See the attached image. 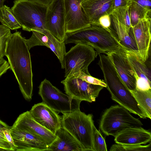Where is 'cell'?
I'll return each mask as SVG.
<instances>
[{
	"label": "cell",
	"instance_id": "cell-1",
	"mask_svg": "<svg viewBox=\"0 0 151 151\" xmlns=\"http://www.w3.org/2000/svg\"><path fill=\"white\" fill-rule=\"evenodd\" d=\"M25 39L20 32L12 34L6 45L5 56L23 96L30 101L32 96L33 74L30 53Z\"/></svg>",
	"mask_w": 151,
	"mask_h": 151
},
{
	"label": "cell",
	"instance_id": "cell-2",
	"mask_svg": "<svg viewBox=\"0 0 151 151\" xmlns=\"http://www.w3.org/2000/svg\"><path fill=\"white\" fill-rule=\"evenodd\" d=\"M98 65L102 71L104 81L111 99L129 112L137 115L141 118H149L123 81L111 60L109 58H105L101 61Z\"/></svg>",
	"mask_w": 151,
	"mask_h": 151
},
{
	"label": "cell",
	"instance_id": "cell-3",
	"mask_svg": "<svg viewBox=\"0 0 151 151\" xmlns=\"http://www.w3.org/2000/svg\"><path fill=\"white\" fill-rule=\"evenodd\" d=\"M64 42L65 44L80 43L88 45L99 54L106 55L122 47L108 30L96 24H91L81 29L66 33Z\"/></svg>",
	"mask_w": 151,
	"mask_h": 151
},
{
	"label": "cell",
	"instance_id": "cell-4",
	"mask_svg": "<svg viewBox=\"0 0 151 151\" xmlns=\"http://www.w3.org/2000/svg\"><path fill=\"white\" fill-rule=\"evenodd\" d=\"M63 114L61 127L75 139L82 151H93V133L96 127L92 114H86L80 109Z\"/></svg>",
	"mask_w": 151,
	"mask_h": 151
},
{
	"label": "cell",
	"instance_id": "cell-5",
	"mask_svg": "<svg viewBox=\"0 0 151 151\" xmlns=\"http://www.w3.org/2000/svg\"><path fill=\"white\" fill-rule=\"evenodd\" d=\"M47 7L28 0H15L11 9L23 30H47L45 16Z\"/></svg>",
	"mask_w": 151,
	"mask_h": 151
},
{
	"label": "cell",
	"instance_id": "cell-6",
	"mask_svg": "<svg viewBox=\"0 0 151 151\" xmlns=\"http://www.w3.org/2000/svg\"><path fill=\"white\" fill-rule=\"evenodd\" d=\"M142 125L141 122L133 116L127 109L117 105L111 106L105 111L100 121L99 128L105 135L115 137L127 128Z\"/></svg>",
	"mask_w": 151,
	"mask_h": 151
},
{
	"label": "cell",
	"instance_id": "cell-7",
	"mask_svg": "<svg viewBox=\"0 0 151 151\" xmlns=\"http://www.w3.org/2000/svg\"><path fill=\"white\" fill-rule=\"evenodd\" d=\"M39 88L42 102L55 111L63 114L80 109L81 101L64 93L46 79L41 82Z\"/></svg>",
	"mask_w": 151,
	"mask_h": 151
},
{
	"label": "cell",
	"instance_id": "cell-8",
	"mask_svg": "<svg viewBox=\"0 0 151 151\" xmlns=\"http://www.w3.org/2000/svg\"><path fill=\"white\" fill-rule=\"evenodd\" d=\"M76 44L64 55L65 78L80 72L90 75L88 67L97 55V52L90 46L80 43Z\"/></svg>",
	"mask_w": 151,
	"mask_h": 151
},
{
	"label": "cell",
	"instance_id": "cell-9",
	"mask_svg": "<svg viewBox=\"0 0 151 151\" xmlns=\"http://www.w3.org/2000/svg\"><path fill=\"white\" fill-rule=\"evenodd\" d=\"M66 94L76 99L89 102L95 101L101 91L104 87L92 84L72 76L61 81Z\"/></svg>",
	"mask_w": 151,
	"mask_h": 151
},
{
	"label": "cell",
	"instance_id": "cell-10",
	"mask_svg": "<svg viewBox=\"0 0 151 151\" xmlns=\"http://www.w3.org/2000/svg\"><path fill=\"white\" fill-rule=\"evenodd\" d=\"M47 30L60 42L66 36L65 20L63 0H53L47 6L45 16Z\"/></svg>",
	"mask_w": 151,
	"mask_h": 151
},
{
	"label": "cell",
	"instance_id": "cell-11",
	"mask_svg": "<svg viewBox=\"0 0 151 151\" xmlns=\"http://www.w3.org/2000/svg\"><path fill=\"white\" fill-rule=\"evenodd\" d=\"M81 1L63 0L66 33L81 29L91 24L81 6Z\"/></svg>",
	"mask_w": 151,
	"mask_h": 151
},
{
	"label": "cell",
	"instance_id": "cell-12",
	"mask_svg": "<svg viewBox=\"0 0 151 151\" xmlns=\"http://www.w3.org/2000/svg\"><path fill=\"white\" fill-rule=\"evenodd\" d=\"M123 82L130 91L136 88L135 73L127 58V51L121 47L107 53Z\"/></svg>",
	"mask_w": 151,
	"mask_h": 151
},
{
	"label": "cell",
	"instance_id": "cell-13",
	"mask_svg": "<svg viewBox=\"0 0 151 151\" xmlns=\"http://www.w3.org/2000/svg\"><path fill=\"white\" fill-rule=\"evenodd\" d=\"M11 128L26 131L44 141L49 146L56 136L43 127L32 117L29 111L21 114Z\"/></svg>",
	"mask_w": 151,
	"mask_h": 151
},
{
	"label": "cell",
	"instance_id": "cell-14",
	"mask_svg": "<svg viewBox=\"0 0 151 151\" xmlns=\"http://www.w3.org/2000/svg\"><path fill=\"white\" fill-rule=\"evenodd\" d=\"M29 112L36 122L55 135L61 127V117L42 102L34 104Z\"/></svg>",
	"mask_w": 151,
	"mask_h": 151
},
{
	"label": "cell",
	"instance_id": "cell-15",
	"mask_svg": "<svg viewBox=\"0 0 151 151\" xmlns=\"http://www.w3.org/2000/svg\"><path fill=\"white\" fill-rule=\"evenodd\" d=\"M110 25L108 30L111 34L127 51L139 54L132 27L129 28L126 26L119 21L111 13L110 14Z\"/></svg>",
	"mask_w": 151,
	"mask_h": 151
},
{
	"label": "cell",
	"instance_id": "cell-16",
	"mask_svg": "<svg viewBox=\"0 0 151 151\" xmlns=\"http://www.w3.org/2000/svg\"><path fill=\"white\" fill-rule=\"evenodd\" d=\"M10 133L17 147L15 151H43L48 150L49 146L44 141L26 131L11 128Z\"/></svg>",
	"mask_w": 151,
	"mask_h": 151
},
{
	"label": "cell",
	"instance_id": "cell-17",
	"mask_svg": "<svg viewBox=\"0 0 151 151\" xmlns=\"http://www.w3.org/2000/svg\"><path fill=\"white\" fill-rule=\"evenodd\" d=\"M151 17H147L132 27L139 55L145 62L147 60L149 55L151 39Z\"/></svg>",
	"mask_w": 151,
	"mask_h": 151
},
{
	"label": "cell",
	"instance_id": "cell-18",
	"mask_svg": "<svg viewBox=\"0 0 151 151\" xmlns=\"http://www.w3.org/2000/svg\"><path fill=\"white\" fill-rule=\"evenodd\" d=\"M115 137L116 144L123 145L146 144L151 141V133L141 127L127 128Z\"/></svg>",
	"mask_w": 151,
	"mask_h": 151
},
{
	"label": "cell",
	"instance_id": "cell-19",
	"mask_svg": "<svg viewBox=\"0 0 151 151\" xmlns=\"http://www.w3.org/2000/svg\"><path fill=\"white\" fill-rule=\"evenodd\" d=\"M113 0H82V7L91 24H98L102 16L110 14L112 11Z\"/></svg>",
	"mask_w": 151,
	"mask_h": 151
},
{
	"label": "cell",
	"instance_id": "cell-20",
	"mask_svg": "<svg viewBox=\"0 0 151 151\" xmlns=\"http://www.w3.org/2000/svg\"><path fill=\"white\" fill-rule=\"evenodd\" d=\"M55 135L56 138L49 146L47 151H82L77 141L64 128L58 129Z\"/></svg>",
	"mask_w": 151,
	"mask_h": 151
},
{
	"label": "cell",
	"instance_id": "cell-21",
	"mask_svg": "<svg viewBox=\"0 0 151 151\" xmlns=\"http://www.w3.org/2000/svg\"><path fill=\"white\" fill-rule=\"evenodd\" d=\"M129 61L135 73L136 79H143L151 82L150 68L147 66L145 62L140 58L139 54L127 51Z\"/></svg>",
	"mask_w": 151,
	"mask_h": 151
},
{
	"label": "cell",
	"instance_id": "cell-22",
	"mask_svg": "<svg viewBox=\"0 0 151 151\" xmlns=\"http://www.w3.org/2000/svg\"><path fill=\"white\" fill-rule=\"evenodd\" d=\"M129 12L131 26L134 27L144 18L151 17V11L148 10L137 3L129 1Z\"/></svg>",
	"mask_w": 151,
	"mask_h": 151
},
{
	"label": "cell",
	"instance_id": "cell-23",
	"mask_svg": "<svg viewBox=\"0 0 151 151\" xmlns=\"http://www.w3.org/2000/svg\"><path fill=\"white\" fill-rule=\"evenodd\" d=\"M137 102L151 119V89L131 91Z\"/></svg>",
	"mask_w": 151,
	"mask_h": 151
},
{
	"label": "cell",
	"instance_id": "cell-24",
	"mask_svg": "<svg viewBox=\"0 0 151 151\" xmlns=\"http://www.w3.org/2000/svg\"><path fill=\"white\" fill-rule=\"evenodd\" d=\"M1 10L0 22L2 25L12 30H17L22 27L11 9L4 5L1 8Z\"/></svg>",
	"mask_w": 151,
	"mask_h": 151
},
{
	"label": "cell",
	"instance_id": "cell-25",
	"mask_svg": "<svg viewBox=\"0 0 151 151\" xmlns=\"http://www.w3.org/2000/svg\"><path fill=\"white\" fill-rule=\"evenodd\" d=\"M31 37L29 39H26L25 41L29 50L37 45L47 47L49 40L48 34L49 32L47 30L42 31L33 30Z\"/></svg>",
	"mask_w": 151,
	"mask_h": 151
},
{
	"label": "cell",
	"instance_id": "cell-26",
	"mask_svg": "<svg viewBox=\"0 0 151 151\" xmlns=\"http://www.w3.org/2000/svg\"><path fill=\"white\" fill-rule=\"evenodd\" d=\"M110 151H151V142L145 145H123L114 144L111 147Z\"/></svg>",
	"mask_w": 151,
	"mask_h": 151
},
{
	"label": "cell",
	"instance_id": "cell-27",
	"mask_svg": "<svg viewBox=\"0 0 151 151\" xmlns=\"http://www.w3.org/2000/svg\"><path fill=\"white\" fill-rule=\"evenodd\" d=\"M129 5L117 8L112 11L111 13L120 22L128 27L131 26L129 12Z\"/></svg>",
	"mask_w": 151,
	"mask_h": 151
},
{
	"label": "cell",
	"instance_id": "cell-28",
	"mask_svg": "<svg viewBox=\"0 0 151 151\" xmlns=\"http://www.w3.org/2000/svg\"><path fill=\"white\" fill-rule=\"evenodd\" d=\"M11 34L9 28L0 25V61L5 56L6 45Z\"/></svg>",
	"mask_w": 151,
	"mask_h": 151
},
{
	"label": "cell",
	"instance_id": "cell-29",
	"mask_svg": "<svg viewBox=\"0 0 151 151\" xmlns=\"http://www.w3.org/2000/svg\"><path fill=\"white\" fill-rule=\"evenodd\" d=\"M93 151H107L105 140L100 132L95 127L93 137Z\"/></svg>",
	"mask_w": 151,
	"mask_h": 151
},
{
	"label": "cell",
	"instance_id": "cell-30",
	"mask_svg": "<svg viewBox=\"0 0 151 151\" xmlns=\"http://www.w3.org/2000/svg\"><path fill=\"white\" fill-rule=\"evenodd\" d=\"M73 76L81 78L89 83L102 86L106 87V85L104 80L94 78L90 75L87 74L83 72H80Z\"/></svg>",
	"mask_w": 151,
	"mask_h": 151
},
{
	"label": "cell",
	"instance_id": "cell-31",
	"mask_svg": "<svg viewBox=\"0 0 151 151\" xmlns=\"http://www.w3.org/2000/svg\"><path fill=\"white\" fill-rule=\"evenodd\" d=\"M98 24L108 30L110 25V14H106L101 16L98 20Z\"/></svg>",
	"mask_w": 151,
	"mask_h": 151
},
{
	"label": "cell",
	"instance_id": "cell-32",
	"mask_svg": "<svg viewBox=\"0 0 151 151\" xmlns=\"http://www.w3.org/2000/svg\"><path fill=\"white\" fill-rule=\"evenodd\" d=\"M10 128H4L3 130V132L9 145L13 151H15L17 147L14 144V141L11 135Z\"/></svg>",
	"mask_w": 151,
	"mask_h": 151
},
{
	"label": "cell",
	"instance_id": "cell-33",
	"mask_svg": "<svg viewBox=\"0 0 151 151\" xmlns=\"http://www.w3.org/2000/svg\"><path fill=\"white\" fill-rule=\"evenodd\" d=\"M130 3V2L127 0H113L112 10L129 5Z\"/></svg>",
	"mask_w": 151,
	"mask_h": 151
},
{
	"label": "cell",
	"instance_id": "cell-34",
	"mask_svg": "<svg viewBox=\"0 0 151 151\" xmlns=\"http://www.w3.org/2000/svg\"><path fill=\"white\" fill-rule=\"evenodd\" d=\"M139 4L147 9L151 11V0H127Z\"/></svg>",
	"mask_w": 151,
	"mask_h": 151
},
{
	"label": "cell",
	"instance_id": "cell-35",
	"mask_svg": "<svg viewBox=\"0 0 151 151\" xmlns=\"http://www.w3.org/2000/svg\"><path fill=\"white\" fill-rule=\"evenodd\" d=\"M9 68V65L6 60L3 58L0 61V77Z\"/></svg>",
	"mask_w": 151,
	"mask_h": 151
},
{
	"label": "cell",
	"instance_id": "cell-36",
	"mask_svg": "<svg viewBox=\"0 0 151 151\" xmlns=\"http://www.w3.org/2000/svg\"><path fill=\"white\" fill-rule=\"evenodd\" d=\"M0 151H13L8 142L0 141Z\"/></svg>",
	"mask_w": 151,
	"mask_h": 151
},
{
	"label": "cell",
	"instance_id": "cell-37",
	"mask_svg": "<svg viewBox=\"0 0 151 151\" xmlns=\"http://www.w3.org/2000/svg\"><path fill=\"white\" fill-rule=\"evenodd\" d=\"M47 6L53 0H28Z\"/></svg>",
	"mask_w": 151,
	"mask_h": 151
},
{
	"label": "cell",
	"instance_id": "cell-38",
	"mask_svg": "<svg viewBox=\"0 0 151 151\" xmlns=\"http://www.w3.org/2000/svg\"><path fill=\"white\" fill-rule=\"evenodd\" d=\"M11 127L8 126L6 123L0 120V133L4 135L3 130L4 128H10Z\"/></svg>",
	"mask_w": 151,
	"mask_h": 151
},
{
	"label": "cell",
	"instance_id": "cell-39",
	"mask_svg": "<svg viewBox=\"0 0 151 151\" xmlns=\"http://www.w3.org/2000/svg\"><path fill=\"white\" fill-rule=\"evenodd\" d=\"M0 141L8 142L5 136L0 133Z\"/></svg>",
	"mask_w": 151,
	"mask_h": 151
},
{
	"label": "cell",
	"instance_id": "cell-40",
	"mask_svg": "<svg viewBox=\"0 0 151 151\" xmlns=\"http://www.w3.org/2000/svg\"><path fill=\"white\" fill-rule=\"evenodd\" d=\"M5 0H0V8H1L4 5V2Z\"/></svg>",
	"mask_w": 151,
	"mask_h": 151
},
{
	"label": "cell",
	"instance_id": "cell-41",
	"mask_svg": "<svg viewBox=\"0 0 151 151\" xmlns=\"http://www.w3.org/2000/svg\"><path fill=\"white\" fill-rule=\"evenodd\" d=\"M1 8H0V15H1Z\"/></svg>",
	"mask_w": 151,
	"mask_h": 151
}]
</instances>
